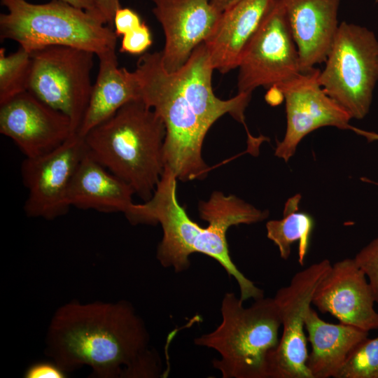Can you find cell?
I'll use <instances>...</instances> for the list:
<instances>
[{
  "label": "cell",
  "instance_id": "obj_1",
  "mask_svg": "<svg viewBox=\"0 0 378 378\" xmlns=\"http://www.w3.org/2000/svg\"><path fill=\"white\" fill-rule=\"evenodd\" d=\"M142 318L126 301L81 303L57 309L46 354L64 372L85 365L98 378H154L162 372Z\"/></svg>",
  "mask_w": 378,
  "mask_h": 378
},
{
  "label": "cell",
  "instance_id": "obj_2",
  "mask_svg": "<svg viewBox=\"0 0 378 378\" xmlns=\"http://www.w3.org/2000/svg\"><path fill=\"white\" fill-rule=\"evenodd\" d=\"M165 135L162 118L139 99L122 106L83 137L88 152L146 202L164 170Z\"/></svg>",
  "mask_w": 378,
  "mask_h": 378
},
{
  "label": "cell",
  "instance_id": "obj_3",
  "mask_svg": "<svg viewBox=\"0 0 378 378\" xmlns=\"http://www.w3.org/2000/svg\"><path fill=\"white\" fill-rule=\"evenodd\" d=\"M243 303L234 293L227 292L220 323L195 337L194 343L218 353L212 365L223 378H268V358L280 339L278 307L273 298L255 300L247 307Z\"/></svg>",
  "mask_w": 378,
  "mask_h": 378
},
{
  "label": "cell",
  "instance_id": "obj_4",
  "mask_svg": "<svg viewBox=\"0 0 378 378\" xmlns=\"http://www.w3.org/2000/svg\"><path fill=\"white\" fill-rule=\"evenodd\" d=\"M134 71L141 99L164 124L165 166L183 182L205 178L210 168L202 158V148L209 128L172 83L163 66L162 52L141 55Z\"/></svg>",
  "mask_w": 378,
  "mask_h": 378
},
{
  "label": "cell",
  "instance_id": "obj_5",
  "mask_svg": "<svg viewBox=\"0 0 378 378\" xmlns=\"http://www.w3.org/2000/svg\"><path fill=\"white\" fill-rule=\"evenodd\" d=\"M1 40H12L29 52L50 46L90 51L99 56L115 50L114 29L104 20L61 0L34 4L26 0H1Z\"/></svg>",
  "mask_w": 378,
  "mask_h": 378
},
{
  "label": "cell",
  "instance_id": "obj_6",
  "mask_svg": "<svg viewBox=\"0 0 378 378\" xmlns=\"http://www.w3.org/2000/svg\"><path fill=\"white\" fill-rule=\"evenodd\" d=\"M323 71L319 84L352 118L368 113L378 80V41L367 28L342 22Z\"/></svg>",
  "mask_w": 378,
  "mask_h": 378
},
{
  "label": "cell",
  "instance_id": "obj_7",
  "mask_svg": "<svg viewBox=\"0 0 378 378\" xmlns=\"http://www.w3.org/2000/svg\"><path fill=\"white\" fill-rule=\"evenodd\" d=\"M95 54L76 48L50 46L31 52L28 91L63 113L77 133L90 98Z\"/></svg>",
  "mask_w": 378,
  "mask_h": 378
},
{
  "label": "cell",
  "instance_id": "obj_8",
  "mask_svg": "<svg viewBox=\"0 0 378 378\" xmlns=\"http://www.w3.org/2000/svg\"><path fill=\"white\" fill-rule=\"evenodd\" d=\"M332 264L328 259L295 273L273 298L282 327L279 342L268 358V378H312L307 365L308 351L305 320L312 298Z\"/></svg>",
  "mask_w": 378,
  "mask_h": 378
},
{
  "label": "cell",
  "instance_id": "obj_9",
  "mask_svg": "<svg viewBox=\"0 0 378 378\" xmlns=\"http://www.w3.org/2000/svg\"><path fill=\"white\" fill-rule=\"evenodd\" d=\"M237 68V93L248 95L258 87L276 88L302 74L281 0H276L262 21Z\"/></svg>",
  "mask_w": 378,
  "mask_h": 378
},
{
  "label": "cell",
  "instance_id": "obj_10",
  "mask_svg": "<svg viewBox=\"0 0 378 378\" xmlns=\"http://www.w3.org/2000/svg\"><path fill=\"white\" fill-rule=\"evenodd\" d=\"M86 152L84 138L75 133L48 153L25 158L20 172L27 190L24 211L28 217L53 220L67 213L69 188Z\"/></svg>",
  "mask_w": 378,
  "mask_h": 378
},
{
  "label": "cell",
  "instance_id": "obj_11",
  "mask_svg": "<svg viewBox=\"0 0 378 378\" xmlns=\"http://www.w3.org/2000/svg\"><path fill=\"white\" fill-rule=\"evenodd\" d=\"M198 211L200 217L208 222V225L203 227L197 223L195 226L191 245L192 253H202L217 261L236 280L242 301L263 298L264 291L232 260L226 236L231 226L262 221L267 218L269 211L258 209L235 195H225L220 191H214L208 200L200 201Z\"/></svg>",
  "mask_w": 378,
  "mask_h": 378
},
{
  "label": "cell",
  "instance_id": "obj_12",
  "mask_svg": "<svg viewBox=\"0 0 378 378\" xmlns=\"http://www.w3.org/2000/svg\"><path fill=\"white\" fill-rule=\"evenodd\" d=\"M319 70L301 74L273 88L285 99L287 127L277 143L274 155L286 162L294 155L300 141L312 131L326 126L351 129V115L330 97L319 84Z\"/></svg>",
  "mask_w": 378,
  "mask_h": 378
},
{
  "label": "cell",
  "instance_id": "obj_13",
  "mask_svg": "<svg viewBox=\"0 0 378 378\" xmlns=\"http://www.w3.org/2000/svg\"><path fill=\"white\" fill-rule=\"evenodd\" d=\"M0 133L25 158L48 153L75 134L70 119L29 91L0 105Z\"/></svg>",
  "mask_w": 378,
  "mask_h": 378
},
{
  "label": "cell",
  "instance_id": "obj_14",
  "mask_svg": "<svg viewBox=\"0 0 378 378\" xmlns=\"http://www.w3.org/2000/svg\"><path fill=\"white\" fill-rule=\"evenodd\" d=\"M374 302L368 278L354 258L332 265L312 298V304L322 313L367 332L378 329Z\"/></svg>",
  "mask_w": 378,
  "mask_h": 378
},
{
  "label": "cell",
  "instance_id": "obj_15",
  "mask_svg": "<svg viewBox=\"0 0 378 378\" xmlns=\"http://www.w3.org/2000/svg\"><path fill=\"white\" fill-rule=\"evenodd\" d=\"M164 34L162 64L169 73L179 69L213 31L221 13L211 0H150Z\"/></svg>",
  "mask_w": 378,
  "mask_h": 378
},
{
  "label": "cell",
  "instance_id": "obj_16",
  "mask_svg": "<svg viewBox=\"0 0 378 378\" xmlns=\"http://www.w3.org/2000/svg\"><path fill=\"white\" fill-rule=\"evenodd\" d=\"M298 48L302 74L326 61L339 24L340 0H281Z\"/></svg>",
  "mask_w": 378,
  "mask_h": 378
},
{
  "label": "cell",
  "instance_id": "obj_17",
  "mask_svg": "<svg viewBox=\"0 0 378 378\" xmlns=\"http://www.w3.org/2000/svg\"><path fill=\"white\" fill-rule=\"evenodd\" d=\"M214 70L207 48L202 42L179 69L168 73L172 83L209 128L227 113L245 124L244 111L251 95L237 93L226 100L217 97L211 84Z\"/></svg>",
  "mask_w": 378,
  "mask_h": 378
},
{
  "label": "cell",
  "instance_id": "obj_18",
  "mask_svg": "<svg viewBox=\"0 0 378 378\" xmlns=\"http://www.w3.org/2000/svg\"><path fill=\"white\" fill-rule=\"evenodd\" d=\"M276 0H239L225 9L204 41L214 69L225 74L238 67L246 45Z\"/></svg>",
  "mask_w": 378,
  "mask_h": 378
},
{
  "label": "cell",
  "instance_id": "obj_19",
  "mask_svg": "<svg viewBox=\"0 0 378 378\" xmlns=\"http://www.w3.org/2000/svg\"><path fill=\"white\" fill-rule=\"evenodd\" d=\"M133 189L110 172L88 152L80 160L67 195L70 206L102 213H123L125 217L135 203Z\"/></svg>",
  "mask_w": 378,
  "mask_h": 378
},
{
  "label": "cell",
  "instance_id": "obj_20",
  "mask_svg": "<svg viewBox=\"0 0 378 378\" xmlns=\"http://www.w3.org/2000/svg\"><path fill=\"white\" fill-rule=\"evenodd\" d=\"M98 74L89 103L77 132L84 136L127 103L141 99L140 86L134 71L118 68L115 50L97 56Z\"/></svg>",
  "mask_w": 378,
  "mask_h": 378
},
{
  "label": "cell",
  "instance_id": "obj_21",
  "mask_svg": "<svg viewBox=\"0 0 378 378\" xmlns=\"http://www.w3.org/2000/svg\"><path fill=\"white\" fill-rule=\"evenodd\" d=\"M304 327L312 349L307 365L312 378L335 377L353 349L368 335L354 326L328 323L312 307Z\"/></svg>",
  "mask_w": 378,
  "mask_h": 378
},
{
  "label": "cell",
  "instance_id": "obj_22",
  "mask_svg": "<svg viewBox=\"0 0 378 378\" xmlns=\"http://www.w3.org/2000/svg\"><path fill=\"white\" fill-rule=\"evenodd\" d=\"M300 199L299 194L290 198L285 204L283 218L269 220L266 230L267 238L277 246L284 260L289 258L291 245L298 241V262L303 265L314 223L309 214L299 211Z\"/></svg>",
  "mask_w": 378,
  "mask_h": 378
},
{
  "label": "cell",
  "instance_id": "obj_23",
  "mask_svg": "<svg viewBox=\"0 0 378 378\" xmlns=\"http://www.w3.org/2000/svg\"><path fill=\"white\" fill-rule=\"evenodd\" d=\"M31 69V52L19 46L8 55L0 48V105L28 91Z\"/></svg>",
  "mask_w": 378,
  "mask_h": 378
},
{
  "label": "cell",
  "instance_id": "obj_24",
  "mask_svg": "<svg viewBox=\"0 0 378 378\" xmlns=\"http://www.w3.org/2000/svg\"><path fill=\"white\" fill-rule=\"evenodd\" d=\"M334 378H378V337L360 342Z\"/></svg>",
  "mask_w": 378,
  "mask_h": 378
},
{
  "label": "cell",
  "instance_id": "obj_25",
  "mask_svg": "<svg viewBox=\"0 0 378 378\" xmlns=\"http://www.w3.org/2000/svg\"><path fill=\"white\" fill-rule=\"evenodd\" d=\"M354 259L366 275L378 303V237L363 247Z\"/></svg>",
  "mask_w": 378,
  "mask_h": 378
},
{
  "label": "cell",
  "instance_id": "obj_26",
  "mask_svg": "<svg viewBox=\"0 0 378 378\" xmlns=\"http://www.w3.org/2000/svg\"><path fill=\"white\" fill-rule=\"evenodd\" d=\"M153 43L148 25L143 23L122 36L120 51L132 55H143Z\"/></svg>",
  "mask_w": 378,
  "mask_h": 378
},
{
  "label": "cell",
  "instance_id": "obj_27",
  "mask_svg": "<svg viewBox=\"0 0 378 378\" xmlns=\"http://www.w3.org/2000/svg\"><path fill=\"white\" fill-rule=\"evenodd\" d=\"M144 21L139 15L130 8L120 7L114 16L113 29L118 37L124 36L139 27Z\"/></svg>",
  "mask_w": 378,
  "mask_h": 378
},
{
  "label": "cell",
  "instance_id": "obj_28",
  "mask_svg": "<svg viewBox=\"0 0 378 378\" xmlns=\"http://www.w3.org/2000/svg\"><path fill=\"white\" fill-rule=\"evenodd\" d=\"M66 375V372L53 361L34 363L24 373L25 378H64Z\"/></svg>",
  "mask_w": 378,
  "mask_h": 378
},
{
  "label": "cell",
  "instance_id": "obj_29",
  "mask_svg": "<svg viewBox=\"0 0 378 378\" xmlns=\"http://www.w3.org/2000/svg\"><path fill=\"white\" fill-rule=\"evenodd\" d=\"M94 1L97 8L106 24L113 29V20L115 12L118 9L122 7L120 0Z\"/></svg>",
  "mask_w": 378,
  "mask_h": 378
},
{
  "label": "cell",
  "instance_id": "obj_30",
  "mask_svg": "<svg viewBox=\"0 0 378 378\" xmlns=\"http://www.w3.org/2000/svg\"><path fill=\"white\" fill-rule=\"evenodd\" d=\"M61 1L66 2L76 8L85 10L94 15H98L103 19V18L100 15L97 8L94 0H61Z\"/></svg>",
  "mask_w": 378,
  "mask_h": 378
},
{
  "label": "cell",
  "instance_id": "obj_31",
  "mask_svg": "<svg viewBox=\"0 0 378 378\" xmlns=\"http://www.w3.org/2000/svg\"><path fill=\"white\" fill-rule=\"evenodd\" d=\"M350 130H353L356 134L364 136L368 141H378V133L363 130L353 126L351 127Z\"/></svg>",
  "mask_w": 378,
  "mask_h": 378
},
{
  "label": "cell",
  "instance_id": "obj_32",
  "mask_svg": "<svg viewBox=\"0 0 378 378\" xmlns=\"http://www.w3.org/2000/svg\"><path fill=\"white\" fill-rule=\"evenodd\" d=\"M239 0H211L213 6L219 11L223 12Z\"/></svg>",
  "mask_w": 378,
  "mask_h": 378
}]
</instances>
